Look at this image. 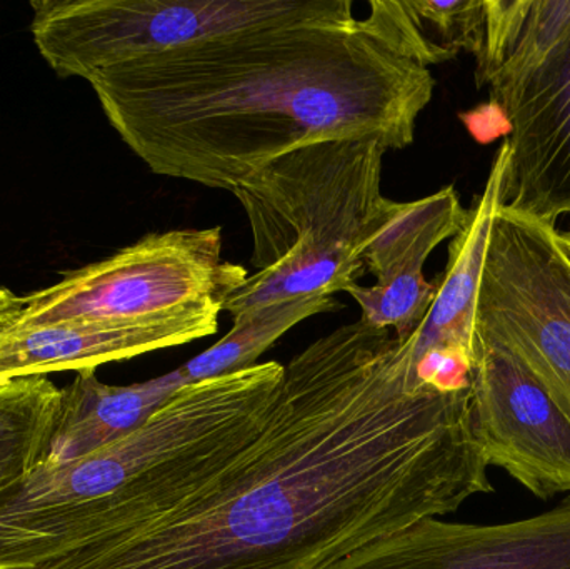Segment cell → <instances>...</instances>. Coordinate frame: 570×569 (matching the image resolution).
<instances>
[{"label":"cell","mask_w":570,"mask_h":569,"mask_svg":"<svg viewBox=\"0 0 570 569\" xmlns=\"http://www.w3.org/2000/svg\"><path fill=\"white\" fill-rule=\"evenodd\" d=\"M471 387L419 377L409 341L361 320L285 366L266 428L150 523L30 569H325L492 493Z\"/></svg>","instance_id":"1"},{"label":"cell","mask_w":570,"mask_h":569,"mask_svg":"<svg viewBox=\"0 0 570 569\" xmlns=\"http://www.w3.org/2000/svg\"><path fill=\"white\" fill-rule=\"evenodd\" d=\"M87 82L154 174L224 190L325 140L405 149L435 87L431 70L364 19L237 30L107 67Z\"/></svg>","instance_id":"2"},{"label":"cell","mask_w":570,"mask_h":569,"mask_svg":"<svg viewBox=\"0 0 570 569\" xmlns=\"http://www.w3.org/2000/svg\"><path fill=\"white\" fill-rule=\"evenodd\" d=\"M276 361L180 387L129 436L0 493V569H30L174 510L266 428L283 386Z\"/></svg>","instance_id":"3"},{"label":"cell","mask_w":570,"mask_h":569,"mask_svg":"<svg viewBox=\"0 0 570 569\" xmlns=\"http://www.w3.org/2000/svg\"><path fill=\"white\" fill-rule=\"evenodd\" d=\"M387 147L335 139L284 154L240 180L236 196L253 233V266L224 311L345 293L367 273L364 253L394 200L382 194Z\"/></svg>","instance_id":"4"},{"label":"cell","mask_w":570,"mask_h":569,"mask_svg":"<svg viewBox=\"0 0 570 569\" xmlns=\"http://www.w3.org/2000/svg\"><path fill=\"white\" fill-rule=\"evenodd\" d=\"M33 43L59 77L261 26L354 20L351 0H33Z\"/></svg>","instance_id":"5"},{"label":"cell","mask_w":570,"mask_h":569,"mask_svg":"<svg viewBox=\"0 0 570 569\" xmlns=\"http://www.w3.org/2000/svg\"><path fill=\"white\" fill-rule=\"evenodd\" d=\"M249 271L223 259V229L147 234L99 263L23 297L13 326L150 324L224 311Z\"/></svg>","instance_id":"6"},{"label":"cell","mask_w":570,"mask_h":569,"mask_svg":"<svg viewBox=\"0 0 570 569\" xmlns=\"http://www.w3.org/2000/svg\"><path fill=\"white\" fill-rule=\"evenodd\" d=\"M478 336L508 347L570 418V257L556 226L501 206L482 264Z\"/></svg>","instance_id":"7"},{"label":"cell","mask_w":570,"mask_h":569,"mask_svg":"<svg viewBox=\"0 0 570 569\" xmlns=\"http://www.w3.org/2000/svg\"><path fill=\"white\" fill-rule=\"evenodd\" d=\"M471 411L489 468H501L539 500L570 494V418L514 353L482 336Z\"/></svg>","instance_id":"8"},{"label":"cell","mask_w":570,"mask_h":569,"mask_svg":"<svg viewBox=\"0 0 570 569\" xmlns=\"http://www.w3.org/2000/svg\"><path fill=\"white\" fill-rule=\"evenodd\" d=\"M325 569H570V494L552 510L512 523L425 518Z\"/></svg>","instance_id":"9"},{"label":"cell","mask_w":570,"mask_h":569,"mask_svg":"<svg viewBox=\"0 0 570 569\" xmlns=\"http://www.w3.org/2000/svg\"><path fill=\"white\" fill-rule=\"evenodd\" d=\"M465 217L468 209L452 186L411 203L394 200L364 253L365 269L377 284H352L345 291L361 307L362 323L394 331L401 341L415 333L435 297V284L424 277L425 261L462 229Z\"/></svg>","instance_id":"10"},{"label":"cell","mask_w":570,"mask_h":569,"mask_svg":"<svg viewBox=\"0 0 570 569\" xmlns=\"http://www.w3.org/2000/svg\"><path fill=\"white\" fill-rule=\"evenodd\" d=\"M499 110L509 122L502 206L556 226L570 214V49Z\"/></svg>","instance_id":"11"},{"label":"cell","mask_w":570,"mask_h":569,"mask_svg":"<svg viewBox=\"0 0 570 569\" xmlns=\"http://www.w3.org/2000/svg\"><path fill=\"white\" fill-rule=\"evenodd\" d=\"M214 310L166 323H53L12 326L0 333V383L60 371L97 370L100 364L183 346L219 330Z\"/></svg>","instance_id":"12"},{"label":"cell","mask_w":570,"mask_h":569,"mask_svg":"<svg viewBox=\"0 0 570 569\" xmlns=\"http://www.w3.org/2000/svg\"><path fill=\"white\" fill-rule=\"evenodd\" d=\"M509 149L502 143L495 153L488 183L468 209L462 229L449 244L444 273L435 281V297L421 326L407 337L415 366L428 353L454 351L478 354V300L482 264L495 210L504 204Z\"/></svg>","instance_id":"13"},{"label":"cell","mask_w":570,"mask_h":569,"mask_svg":"<svg viewBox=\"0 0 570 569\" xmlns=\"http://www.w3.org/2000/svg\"><path fill=\"white\" fill-rule=\"evenodd\" d=\"M179 370L130 386L100 383L96 370L79 371L60 390L49 443L40 467H60L89 457L142 428L180 387Z\"/></svg>","instance_id":"14"},{"label":"cell","mask_w":570,"mask_h":569,"mask_svg":"<svg viewBox=\"0 0 570 569\" xmlns=\"http://www.w3.org/2000/svg\"><path fill=\"white\" fill-rule=\"evenodd\" d=\"M365 22L375 36L405 59L429 69L448 62L461 50L481 52L484 40V0H374Z\"/></svg>","instance_id":"15"},{"label":"cell","mask_w":570,"mask_h":569,"mask_svg":"<svg viewBox=\"0 0 570 569\" xmlns=\"http://www.w3.org/2000/svg\"><path fill=\"white\" fill-rule=\"evenodd\" d=\"M341 310L332 296H304L266 304L234 316L229 334L179 367L187 384L247 370L295 324Z\"/></svg>","instance_id":"16"},{"label":"cell","mask_w":570,"mask_h":569,"mask_svg":"<svg viewBox=\"0 0 570 569\" xmlns=\"http://www.w3.org/2000/svg\"><path fill=\"white\" fill-rule=\"evenodd\" d=\"M59 403L47 376L0 383V493L42 464Z\"/></svg>","instance_id":"17"},{"label":"cell","mask_w":570,"mask_h":569,"mask_svg":"<svg viewBox=\"0 0 570 569\" xmlns=\"http://www.w3.org/2000/svg\"><path fill=\"white\" fill-rule=\"evenodd\" d=\"M569 49L570 0H532L514 50L489 82L491 102L499 109Z\"/></svg>","instance_id":"18"},{"label":"cell","mask_w":570,"mask_h":569,"mask_svg":"<svg viewBox=\"0 0 570 569\" xmlns=\"http://www.w3.org/2000/svg\"><path fill=\"white\" fill-rule=\"evenodd\" d=\"M531 3L532 0H484V40L481 52L475 57V84L479 89L489 86L492 77L511 56Z\"/></svg>","instance_id":"19"},{"label":"cell","mask_w":570,"mask_h":569,"mask_svg":"<svg viewBox=\"0 0 570 569\" xmlns=\"http://www.w3.org/2000/svg\"><path fill=\"white\" fill-rule=\"evenodd\" d=\"M23 297L17 296L7 287L0 286V333L9 330L22 313Z\"/></svg>","instance_id":"20"},{"label":"cell","mask_w":570,"mask_h":569,"mask_svg":"<svg viewBox=\"0 0 570 569\" xmlns=\"http://www.w3.org/2000/svg\"><path fill=\"white\" fill-rule=\"evenodd\" d=\"M559 243H561L562 249L570 257V230L568 233H559Z\"/></svg>","instance_id":"21"}]
</instances>
